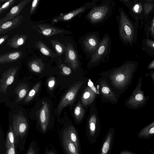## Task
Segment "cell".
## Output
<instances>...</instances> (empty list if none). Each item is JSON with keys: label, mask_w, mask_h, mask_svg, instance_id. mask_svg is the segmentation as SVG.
Returning <instances> with one entry per match:
<instances>
[{"label": "cell", "mask_w": 154, "mask_h": 154, "mask_svg": "<svg viewBox=\"0 0 154 154\" xmlns=\"http://www.w3.org/2000/svg\"><path fill=\"white\" fill-rule=\"evenodd\" d=\"M134 64L127 62L120 66L111 69L103 74L107 75L109 82L114 88H124L128 83L134 72Z\"/></svg>", "instance_id": "cell-1"}, {"label": "cell", "mask_w": 154, "mask_h": 154, "mask_svg": "<svg viewBox=\"0 0 154 154\" xmlns=\"http://www.w3.org/2000/svg\"><path fill=\"white\" fill-rule=\"evenodd\" d=\"M115 6V2L113 0H103L99 5L91 8L85 17L92 24L101 23L111 16L114 10Z\"/></svg>", "instance_id": "cell-2"}, {"label": "cell", "mask_w": 154, "mask_h": 154, "mask_svg": "<svg viewBox=\"0 0 154 154\" xmlns=\"http://www.w3.org/2000/svg\"><path fill=\"white\" fill-rule=\"evenodd\" d=\"M111 38L108 33L105 34L101 39L100 43L89 59L87 65L88 69L96 67L109 58L112 48Z\"/></svg>", "instance_id": "cell-3"}, {"label": "cell", "mask_w": 154, "mask_h": 154, "mask_svg": "<svg viewBox=\"0 0 154 154\" xmlns=\"http://www.w3.org/2000/svg\"><path fill=\"white\" fill-rule=\"evenodd\" d=\"M119 15L116 16V19L120 39L125 45H131L134 34L133 24L122 8L119 7Z\"/></svg>", "instance_id": "cell-4"}, {"label": "cell", "mask_w": 154, "mask_h": 154, "mask_svg": "<svg viewBox=\"0 0 154 154\" xmlns=\"http://www.w3.org/2000/svg\"><path fill=\"white\" fill-rule=\"evenodd\" d=\"M12 127L15 136L16 144L22 151L24 148L28 131V125L26 118L21 115L13 116Z\"/></svg>", "instance_id": "cell-5"}, {"label": "cell", "mask_w": 154, "mask_h": 154, "mask_svg": "<svg viewBox=\"0 0 154 154\" xmlns=\"http://www.w3.org/2000/svg\"><path fill=\"white\" fill-rule=\"evenodd\" d=\"M101 39L97 31L89 32L81 37L79 43L86 58L89 59L98 46Z\"/></svg>", "instance_id": "cell-6"}, {"label": "cell", "mask_w": 154, "mask_h": 154, "mask_svg": "<svg viewBox=\"0 0 154 154\" xmlns=\"http://www.w3.org/2000/svg\"><path fill=\"white\" fill-rule=\"evenodd\" d=\"M100 129L99 119L94 103L90 109L86 127V134L89 141L91 143L96 142Z\"/></svg>", "instance_id": "cell-7"}, {"label": "cell", "mask_w": 154, "mask_h": 154, "mask_svg": "<svg viewBox=\"0 0 154 154\" xmlns=\"http://www.w3.org/2000/svg\"><path fill=\"white\" fill-rule=\"evenodd\" d=\"M65 62L75 72L80 66L79 56L76 45L73 41L65 43Z\"/></svg>", "instance_id": "cell-8"}, {"label": "cell", "mask_w": 154, "mask_h": 154, "mask_svg": "<svg viewBox=\"0 0 154 154\" xmlns=\"http://www.w3.org/2000/svg\"><path fill=\"white\" fill-rule=\"evenodd\" d=\"M98 0H94L87 2L82 6L71 11L60 15L53 20L52 22L57 23L61 22L70 21L80 14L85 12L88 9H91L97 5Z\"/></svg>", "instance_id": "cell-9"}, {"label": "cell", "mask_w": 154, "mask_h": 154, "mask_svg": "<svg viewBox=\"0 0 154 154\" xmlns=\"http://www.w3.org/2000/svg\"><path fill=\"white\" fill-rule=\"evenodd\" d=\"M83 81H79L73 84L61 99L57 108V112L60 113L67 106L71 105L75 100L77 94L83 84Z\"/></svg>", "instance_id": "cell-10"}, {"label": "cell", "mask_w": 154, "mask_h": 154, "mask_svg": "<svg viewBox=\"0 0 154 154\" xmlns=\"http://www.w3.org/2000/svg\"><path fill=\"white\" fill-rule=\"evenodd\" d=\"M38 32L46 37H50L57 34L71 35L72 32L62 28L51 26L46 24H41L32 26Z\"/></svg>", "instance_id": "cell-11"}, {"label": "cell", "mask_w": 154, "mask_h": 154, "mask_svg": "<svg viewBox=\"0 0 154 154\" xmlns=\"http://www.w3.org/2000/svg\"><path fill=\"white\" fill-rule=\"evenodd\" d=\"M142 79V77L139 79L135 89L127 100L128 104L133 107H137L142 105L146 100L144 92L141 89Z\"/></svg>", "instance_id": "cell-12"}, {"label": "cell", "mask_w": 154, "mask_h": 154, "mask_svg": "<svg viewBox=\"0 0 154 154\" xmlns=\"http://www.w3.org/2000/svg\"><path fill=\"white\" fill-rule=\"evenodd\" d=\"M60 135L61 145L65 154H81L70 139L66 127L62 130Z\"/></svg>", "instance_id": "cell-13"}, {"label": "cell", "mask_w": 154, "mask_h": 154, "mask_svg": "<svg viewBox=\"0 0 154 154\" xmlns=\"http://www.w3.org/2000/svg\"><path fill=\"white\" fill-rule=\"evenodd\" d=\"M18 67H11L3 73L0 80V91L5 93L8 87L13 82Z\"/></svg>", "instance_id": "cell-14"}, {"label": "cell", "mask_w": 154, "mask_h": 154, "mask_svg": "<svg viewBox=\"0 0 154 154\" xmlns=\"http://www.w3.org/2000/svg\"><path fill=\"white\" fill-rule=\"evenodd\" d=\"M38 122L41 132L46 133L48 130L50 120V110L48 104L44 101L42 102V105L39 113Z\"/></svg>", "instance_id": "cell-15"}, {"label": "cell", "mask_w": 154, "mask_h": 154, "mask_svg": "<svg viewBox=\"0 0 154 154\" xmlns=\"http://www.w3.org/2000/svg\"><path fill=\"white\" fill-rule=\"evenodd\" d=\"M98 89L102 97L105 100L112 104L117 103V100L116 95L110 88L108 82L105 79L99 81Z\"/></svg>", "instance_id": "cell-16"}, {"label": "cell", "mask_w": 154, "mask_h": 154, "mask_svg": "<svg viewBox=\"0 0 154 154\" xmlns=\"http://www.w3.org/2000/svg\"><path fill=\"white\" fill-rule=\"evenodd\" d=\"M31 0H23L13 7L3 17L0 19V25L16 17Z\"/></svg>", "instance_id": "cell-17"}, {"label": "cell", "mask_w": 154, "mask_h": 154, "mask_svg": "<svg viewBox=\"0 0 154 154\" xmlns=\"http://www.w3.org/2000/svg\"><path fill=\"white\" fill-rule=\"evenodd\" d=\"M115 130L111 127L108 131L102 144L99 154H109L114 141Z\"/></svg>", "instance_id": "cell-18"}, {"label": "cell", "mask_w": 154, "mask_h": 154, "mask_svg": "<svg viewBox=\"0 0 154 154\" xmlns=\"http://www.w3.org/2000/svg\"><path fill=\"white\" fill-rule=\"evenodd\" d=\"M23 19V16L19 15L0 25V35L18 27L21 23Z\"/></svg>", "instance_id": "cell-19"}, {"label": "cell", "mask_w": 154, "mask_h": 154, "mask_svg": "<svg viewBox=\"0 0 154 154\" xmlns=\"http://www.w3.org/2000/svg\"><path fill=\"white\" fill-rule=\"evenodd\" d=\"M23 53L21 51L9 52L0 55V63H11L17 60L22 56Z\"/></svg>", "instance_id": "cell-20"}, {"label": "cell", "mask_w": 154, "mask_h": 154, "mask_svg": "<svg viewBox=\"0 0 154 154\" xmlns=\"http://www.w3.org/2000/svg\"><path fill=\"white\" fill-rule=\"evenodd\" d=\"M96 93L89 86L84 90L81 97V103L83 106L86 107L91 104L94 100Z\"/></svg>", "instance_id": "cell-21"}, {"label": "cell", "mask_w": 154, "mask_h": 154, "mask_svg": "<svg viewBox=\"0 0 154 154\" xmlns=\"http://www.w3.org/2000/svg\"><path fill=\"white\" fill-rule=\"evenodd\" d=\"M28 37V36L25 34H17L9 39L6 44L10 47L17 48L25 43Z\"/></svg>", "instance_id": "cell-22"}, {"label": "cell", "mask_w": 154, "mask_h": 154, "mask_svg": "<svg viewBox=\"0 0 154 154\" xmlns=\"http://www.w3.org/2000/svg\"><path fill=\"white\" fill-rule=\"evenodd\" d=\"M69 136L75 145L77 150L81 154V148L79 135L74 126L72 123L66 127Z\"/></svg>", "instance_id": "cell-23"}, {"label": "cell", "mask_w": 154, "mask_h": 154, "mask_svg": "<svg viewBox=\"0 0 154 154\" xmlns=\"http://www.w3.org/2000/svg\"><path fill=\"white\" fill-rule=\"evenodd\" d=\"M28 65L31 70L33 72L41 73L44 69L45 65L41 59L35 58L28 63Z\"/></svg>", "instance_id": "cell-24"}, {"label": "cell", "mask_w": 154, "mask_h": 154, "mask_svg": "<svg viewBox=\"0 0 154 154\" xmlns=\"http://www.w3.org/2000/svg\"><path fill=\"white\" fill-rule=\"evenodd\" d=\"M35 47L38 49L40 52L45 56L55 58L58 55L54 53L45 44L41 41H38L35 45Z\"/></svg>", "instance_id": "cell-25"}, {"label": "cell", "mask_w": 154, "mask_h": 154, "mask_svg": "<svg viewBox=\"0 0 154 154\" xmlns=\"http://www.w3.org/2000/svg\"><path fill=\"white\" fill-rule=\"evenodd\" d=\"M82 105L80 101H79L75 107L74 109L73 115L75 122L79 124L83 120L85 110Z\"/></svg>", "instance_id": "cell-26"}, {"label": "cell", "mask_w": 154, "mask_h": 154, "mask_svg": "<svg viewBox=\"0 0 154 154\" xmlns=\"http://www.w3.org/2000/svg\"><path fill=\"white\" fill-rule=\"evenodd\" d=\"M28 85L25 83L20 84L16 87L15 92L17 95L16 102L22 100L26 95L29 90Z\"/></svg>", "instance_id": "cell-27"}, {"label": "cell", "mask_w": 154, "mask_h": 154, "mask_svg": "<svg viewBox=\"0 0 154 154\" xmlns=\"http://www.w3.org/2000/svg\"><path fill=\"white\" fill-rule=\"evenodd\" d=\"M154 134V121L143 128L138 134L140 138L147 137Z\"/></svg>", "instance_id": "cell-28"}, {"label": "cell", "mask_w": 154, "mask_h": 154, "mask_svg": "<svg viewBox=\"0 0 154 154\" xmlns=\"http://www.w3.org/2000/svg\"><path fill=\"white\" fill-rule=\"evenodd\" d=\"M50 41L58 56L64 53L66 48L65 43L61 42L57 40H51Z\"/></svg>", "instance_id": "cell-29"}, {"label": "cell", "mask_w": 154, "mask_h": 154, "mask_svg": "<svg viewBox=\"0 0 154 154\" xmlns=\"http://www.w3.org/2000/svg\"><path fill=\"white\" fill-rule=\"evenodd\" d=\"M15 139L14 133L13 131L12 126L10 125L6 137V140L5 144V147L13 145H15Z\"/></svg>", "instance_id": "cell-30"}, {"label": "cell", "mask_w": 154, "mask_h": 154, "mask_svg": "<svg viewBox=\"0 0 154 154\" xmlns=\"http://www.w3.org/2000/svg\"><path fill=\"white\" fill-rule=\"evenodd\" d=\"M41 84L40 82L37 83L29 91L25 99L24 102L25 103H27L30 101L33 98L38 91L40 87Z\"/></svg>", "instance_id": "cell-31"}, {"label": "cell", "mask_w": 154, "mask_h": 154, "mask_svg": "<svg viewBox=\"0 0 154 154\" xmlns=\"http://www.w3.org/2000/svg\"><path fill=\"white\" fill-rule=\"evenodd\" d=\"M59 67L60 70V73L66 75H70L72 72V70L70 67L67 66L63 63H62L60 57H59Z\"/></svg>", "instance_id": "cell-32"}, {"label": "cell", "mask_w": 154, "mask_h": 154, "mask_svg": "<svg viewBox=\"0 0 154 154\" xmlns=\"http://www.w3.org/2000/svg\"><path fill=\"white\" fill-rule=\"evenodd\" d=\"M38 150L36 143L33 141L30 143L26 154H38Z\"/></svg>", "instance_id": "cell-33"}, {"label": "cell", "mask_w": 154, "mask_h": 154, "mask_svg": "<svg viewBox=\"0 0 154 154\" xmlns=\"http://www.w3.org/2000/svg\"><path fill=\"white\" fill-rule=\"evenodd\" d=\"M15 0H8L0 7V15L4 12L14 4Z\"/></svg>", "instance_id": "cell-34"}, {"label": "cell", "mask_w": 154, "mask_h": 154, "mask_svg": "<svg viewBox=\"0 0 154 154\" xmlns=\"http://www.w3.org/2000/svg\"><path fill=\"white\" fill-rule=\"evenodd\" d=\"M40 1V0H34L32 1L29 11L30 15H32L36 12L38 8Z\"/></svg>", "instance_id": "cell-35"}, {"label": "cell", "mask_w": 154, "mask_h": 154, "mask_svg": "<svg viewBox=\"0 0 154 154\" xmlns=\"http://www.w3.org/2000/svg\"><path fill=\"white\" fill-rule=\"evenodd\" d=\"M56 81L54 77H51L48 79L47 81V85L49 89L52 91L55 84Z\"/></svg>", "instance_id": "cell-36"}, {"label": "cell", "mask_w": 154, "mask_h": 154, "mask_svg": "<svg viewBox=\"0 0 154 154\" xmlns=\"http://www.w3.org/2000/svg\"><path fill=\"white\" fill-rule=\"evenodd\" d=\"M15 145H11L6 147V154H16Z\"/></svg>", "instance_id": "cell-37"}, {"label": "cell", "mask_w": 154, "mask_h": 154, "mask_svg": "<svg viewBox=\"0 0 154 154\" xmlns=\"http://www.w3.org/2000/svg\"><path fill=\"white\" fill-rule=\"evenodd\" d=\"M153 5L150 3H146L144 5V9L146 14H148L152 9Z\"/></svg>", "instance_id": "cell-38"}, {"label": "cell", "mask_w": 154, "mask_h": 154, "mask_svg": "<svg viewBox=\"0 0 154 154\" xmlns=\"http://www.w3.org/2000/svg\"><path fill=\"white\" fill-rule=\"evenodd\" d=\"M44 154H57V153L54 149L47 148L45 150Z\"/></svg>", "instance_id": "cell-39"}, {"label": "cell", "mask_w": 154, "mask_h": 154, "mask_svg": "<svg viewBox=\"0 0 154 154\" xmlns=\"http://www.w3.org/2000/svg\"><path fill=\"white\" fill-rule=\"evenodd\" d=\"M133 9L136 13L140 12L142 10L141 5L139 4H135L133 8Z\"/></svg>", "instance_id": "cell-40"}, {"label": "cell", "mask_w": 154, "mask_h": 154, "mask_svg": "<svg viewBox=\"0 0 154 154\" xmlns=\"http://www.w3.org/2000/svg\"><path fill=\"white\" fill-rule=\"evenodd\" d=\"M9 36V35H6L1 37L0 38V45H1L6 40Z\"/></svg>", "instance_id": "cell-41"}, {"label": "cell", "mask_w": 154, "mask_h": 154, "mask_svg": "<svg viewBox=\"0 0 154 154\" xmlns=\"http://www.w3.org/2000/svg\"><path fill=\"white\" fill-rule=\"evenodd\" d=\"M119 154H134L133 153L126 150H124L121 151Z\"/></svg>", "instance_id": "cell-42"}, {"label": "cell", "mask_w": 154, "mask_h": 154, "mask_svg": "<svg viewBox=\"0 0 154 154\" xmlns=\"http://www.w3.org/2000/svg\"><path fill=\"white\" fill-rule=\"evenodd\" d=\"M151 34L154 35V18L152 24V26L150 29Z\"/></svg>", "instance_id": "cell-43"}, {"label": "cell", "mask_w": 154, "mask_h": 154, "mask_svg": "<svg viewBox=\"0 0 154 154\" xmlns=\"http://www.w3.org/2000/svg\"><path fill=\"white\" fill-rule=\"evenodd\" d=\"M148 69H150L154 68V60L148 66Z\"/></svg>", "instance_id": "cell-44"}, {"label": "cell", "mask_w": 154, "mask_h": 154, "mask_svg": "<svg viewBox=\"0 0 154 154\" xmlns=\"http://www.w3.org/2000/svg\"><path fill=\"white\" fill-rule=\"evenodd\" d=\"M8 0H0V3H3V2H5L7 1Z\"/></svg>", "instance_id": "cell-45"}, {"label": "cell", "mask_w": 154, "mask_h": 154, "mask_svg": "<svg viewBox=\"0 0 154 154\" xmlns=\"http://www.w3.org/2000/svg\"><path fill=\"white\" fill-rule=\"evenodd\" d=\"M152 78L154 80V72L152 73L151 75Z\"/></svg>", "instance_id": "cell-46"}, {"label": "cell", "mask_w": 154, "mask_h": 154, "mask_svg": "<svg viewBox=\"0 0 154 154\" xmlns=\"http://www.w3.org/2000/svg\"><path fill=\"white\" fill-rule=\"evenodd\" d=\"M152 46L154 47V42L152 44Z\"/></svg>", "instance_id": "cell-47"}]
</instances>
